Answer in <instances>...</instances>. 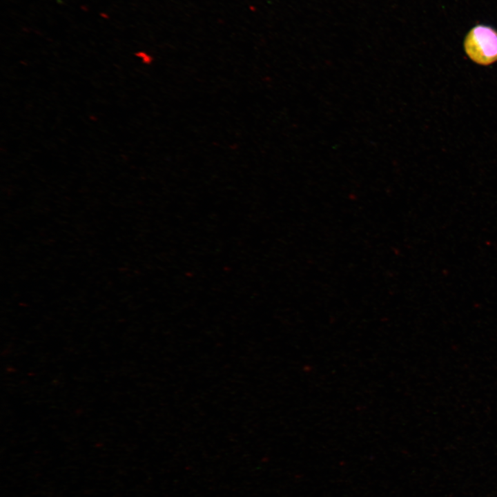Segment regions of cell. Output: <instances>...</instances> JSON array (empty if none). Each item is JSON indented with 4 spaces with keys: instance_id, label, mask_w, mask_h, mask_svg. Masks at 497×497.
<instances>
[{
    "instance_id": "obj_1",
    "label": "cell",
    "mask_w": 497,
    "mask_h": 497,
    "mask_svg": "<svg viewBox=\"0 0 497 497\" xmlns=\"http://www.w3.org/2000/svg\"><path fill=\"white\" fill-rule=\"evenodd\" d=\"M464 49L474 62L489 66L497 61V30L491 26L477 25L464 40Z\"/></svg>"
}]
</instances>
